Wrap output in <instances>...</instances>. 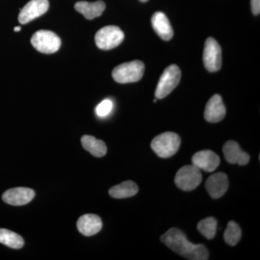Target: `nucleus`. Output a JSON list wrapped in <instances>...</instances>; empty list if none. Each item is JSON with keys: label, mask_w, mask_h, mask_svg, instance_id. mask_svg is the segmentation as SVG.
Returning a JSON list of instances; mask_svg holds the SVG:
<instances>
[{"label": "nucleus", "mask_w": 260, "mask_h": 260, "mask_svg": "<svg viewBox=\"0 0 260 260\" xmlns=\"http://www.w3.org/2000/svg\"><path fill=\"white\" fill-rule=\"evenodd\" d=\"M160 240L174 252L190 260H207L209 257L208 249L203 244H192L185 234L177 228L169 229L161 236Z\"/></svg>", "instance_id": "obj_1"}, {"label": "nucleus", "mask_w": 260, "mask_h": 260, "mask_svg": "<svg viewBox=\"0 0 260 260\" xmlns=\"http://www.w3.org/2000/svg\"><path fill=\"white\" fill-rule=\"evenodd\" d=\"M180 144L179 135L167 132L158 135L152 140L151 148L160 158H168L177 153Z\"/></svg>", "instance_id": "obj_2"}, {"label": "nucleus", "mask_w": 260, "mask_h": 260, "mask_svg": "<svg viewBox=\"0 0 260 260\" xmlns=\"http://www.w3.org/2000/svg\"><path fill=\"white\" fill-rule=\"evenodd\" d=\"M144 72V63L135 60L118 65L113 70L112 77L119 83H135L143 78Z\"/></svg>", "instance_id": "obj_3"}, {"label": "nucleus", "mask_w": 260, "mask_h": 260, "mask_svg": "<svg viewBox=\"0 0 260 260\" xmlns=\"http://www.w3.org/2000/svg\"><path fill=\"white\" fill-rule=\"evenodd\" d=\"M181 75V70L177 65L172 64L168 67L159 80L155 90V97L162 99L172 93L180 82Z\"/></svg>", "instance_id": "obj_4"}, {"label": "nucleus", "mask_w": 260, "mask_h": 260, "mask_svg": "<svg viewBox=\"0 0 260 260\" xmlns=\"http://www.w3.org/2000/svg\"><path fill=\"white\" fill-rule=\"evenodd\" d=\"M124 39V32L115 25L104 27L96 32L95 37L97 47L102 50H110L118 47Z\"/></svg>", "instance_id": "obj_5"}, {"label": "nucleus", "mask_w": 260, "mask_h": 260, "mask_svg": "<svg viewBox=\"0 0 260 260\" xmlns=\"http://www.w3.org/2000/svg\"><path fill=\"white\" fill-rule=\"evenodd\" d=\"M30 42L37 51L44 54L55 53L61 47V39L50 30H40L35 32Z\"/></svg>", "instance_id": "obj_6"}, {"label": "nucleus", "mask_w": 260, "mask_h": 260, "mask_svg": "<svg viewBox=\"0 0 260 260\" xmlns=\"http://www.w3.org/2000/svg\"><path fill=\"white\" fill-rule=\"evenodd\" d=\"M203 177L201 172L194 165L181 167L175 177L176 185L183 191H191L196 189L201 183Z\"/></svg>", "instance_id": "obj_7"}, {"label": "nucleus", "mask_w": 260, "mask_h": 260, "mask_svg": "<svg viewBox=\"0 0 260 260\" xmlns=\"http://www.w3.org/2000/svg\"><path fill=\"white\" fill-rule=\"evenodd\" d=\"M203 62L205 68L210 73H215L221 68V48L213 38H208L205 42Z\"/></svg>", "instance_id": "obj_8"}, {"label": "nucleus", "mask_w": 260, "mask_h": 260, "mask_svg": "<svg viewBox=\"0 0 260 260\" xmlns=\"http://www.w3.org/2000/svg\"><path fill=\"white\" fill-rule=\"evenodd\" d=\"M49 8L48 0H30L20 10L18 21L21 24L28 23L47 13Z\"/></svg>", "instance_id": "obj_9"}, {"label": "nucleus", "mask_w": 260, "mask_h": 260, "mask_svg": "<svg viewBox=\"0 0 260 260\" xmlns=\"http://www.w3.org/2000/svg\"><path fill=\"white\" fill-rule=\"evenodd\" d=\"M35 197V191L30 188L16 187L8 189L3 195V200L7 204L21 206L30 203Z\"/></svg>", "instance_id": "obj_10"}, {"label": "nucleus", "mask_w": 260, "mask_h": 260, "mask_svg": "<svg viewBox=\"0 0 260 260\" xmlns=\"http://www.w3.org/2000/svg\"><path fill=\"white\" fill-rule=\"evenodd\" d=\"M191 162L200 170L212 172L220 165V160L216 153L212 150H205L195 153L191 158Z\"/></svg>", "instance_id": "obj_11"}, {"label": "nucleus", "mask_w": 260, "mask_h": 260, "mask_svg": "<svg viewBox=\"0 0 260 260\" xmlns=\"http://www.w3.org/2000/svg\"><path fill=\"white\" fill-rule=\"evenodd\" d=\"M205 188L213 199L221 198L229 188V179L226 174L218 172L210 176L205 183Z\"/></svg>", "instance_id": "obj_12"}, {"label": "nucleus", "mask_w": 260, "mask_h": 260, "mask_svg": "<svg viewBox=\"0 0 260 260\" xmlns=\"http://www.w3.org/2000/svg\"><path fill=\"white\" fill-rule=\"evenodd\" d=\"M226 113L222 98L215 94L210 98L205 109V119L208 122L217 123L223 120Z\"/></svg>", "instance_id": "obj_13"}, {"label": "nucleus", "mask_w": 260, "mask_h": 260, "mask_svg": "<svg viewBox=\"0 0 260 260\" xmlns=\"http://www.w3.org/2000/svg\"><path fill=\"white\" fill-rule=\"evenodd\" d=\"M223 152L225 160L231 164L245 166L250 160V157L243 151L237 142L228 141L223 145Z\"/></svg>", "instance_id": "obj_14"}, {"label": "nucleus", "mask_w": 260, "mask_h": 260, "mask_svg": "<svg viewBox=\"0 0 260 260\" xmlns=\"http://www.w3.org/2000/svg\"><path fill=\"white\" fill-rule=\"evenodd\" d=\"M102 219L94 214H86L78 219L77 227L84 236L91 237L102 230Z\"/></svg>", "instance_id": "obj_15"}, {"label": "nucleus", "mask_w": 260, "mask_h": 260, "mask_svg": "<svg viewBox=\"0 0 260 260\" xmlns=\"http://www.w3.org/2000/svg\"><path fill=\"white\" fill-rule=\"evenodd\" d=\"M152 26L162 40L169 41L174 36V30L167 15L162 12H156L152 17Z\"/></svg>", "instance_id": "obj_16"}, {"label": "nucleus", "mask_w": 260, "mask_h": 260, "mask_svg": "<svg viewBox=\"0 0 260 260\" xmlns=\"http://www.w3.org/2000/svg\"><path fill=\"white\" fill-rule=\"evenodd\" d=\"M75 8L77 11L83 15L85 18L93 20L102 15L105 10L106 5L103 1L95 3L81 1L75 5Z\"/></svg>", "instance_id": "obj_17"}, {"label": "nucleus", "mask_w": 260, "mask_h": 260, "mask_svg": "<svg viewBox=\"0 0 260 260\" xmlns=\"http://www.w3.org/2000/svg\"><path fill=\"white\" fill-rule=\"evenodd\" d=\"M82 145L93 156L102 158L107 154V148L105 143L90 135H84L81 138Z\"/></svg>", "instance_id": "obj_18"}, {"label": "nucleus", "mask_w": 260, "mask_h": 260, "mask_svg": "<svg viewBox=\"0 0 260 260\" xmlns=\"http://www.w3.org/2000/svg\"><path fill=\"white\" fill-rule=\"evenodd\" d=\"M109 194L116 199H124L135 196L138 192V186L132 181H126L113 186L109 189Z\"/></svg>", "instance_id": "obj_19"}, {"label": "nucleus", "mask_w": 260, "mask_h": 260, "mask_svg": "<svg viewBox=\"0 0 260 260\" xmlns=\"http://www.w3.org/2000/svg\"><path fill=\"white\" fill-rule=\"evenodd\" d=\"M0 243L13 249H20L24 245L23 238L16 233L0 229Z\"/></svg>", "instance_id": "obj_20"}, {"label": "nucleus", "mask_w": 260, "mask_h": 260, "mask_svg": "<svg viewBox=\"0 0 260 260\" xmlns=\"http://www.w3.org/2000/svg\"><path fill=\"white\" fill-rule=\"evenodd\" d=\"M217 225L218 222L216 219L213 217H208L200 220L198 225V229L202 235L204 236L206 239L211 240L216 234Z\"/></svg>", "instance_id": "obj_21"}, {"label": "nucleus", "mask_w": 260, "mask_h": 260, "mask_svg": "<svg viewBox=\"0 0 260 260\" xmlns=\"http://www.w3.org/2000/svg\"><path fill=\"white\" fill-rule=\"evenodd\" d=\"M242 237V230L236 222L230 221L228 223L224 232V239L230 246L237 245Z\"/></svg>", "instance_id": "obj_22"}, {"label": "nucleus", "mask_w": 260, "mask_h": 260, "mask_svg": "<svg viewBox=\"0 0 260 260\" xmlns=\"http://www.w3.org/2000/svg\"><path fill=\"white\" fill-rule=\"evenodd\" d=\"M113 107L114 104L112 101L110 99H105L97 106L95 112L99 117H105L112 112Z\"/></svg>", "instance_id": "obj_23"}, {"label": "nucleus", "mask_w": 260, "mask_h": 260, "mask_svg": "<svg viewBox=\"0 0 260 260\" xmlns=\"http://www.w3.org/2000/svg\"><path fill=\"white\" fill-rule=\"evenodd\" d=\"M251 5L253 14L259 15L260 13V0H251Z\"/></svg>", "instance_id": "obj_24"}, {"label": "nucleus", "mask_w": 260, "mask_h": 260, "mask_svg": "<svg viewBox=\"0 0 260 260\" xmlns=\"http://www.w3.org/2000/svg\"><path fill=\"white\" fill-rule=\"evenodd\" d=\"M20 30H21V27L20 26L15 27V28H14V30L15 32L20 31Z\"/></svg>", "instance_id": "obj_25"}, {"label": "nucleus", "mask_w": 260, "mask_h": 260, "mask_svg": "<svg viewBox=\"0 0 260 260\" xmlns=\"http://www.w3.org/2000/svg\"><path fill=\"white\" fill-rule=\"evenodd\" d=\"M140 2H142V3H146V2H148V0H140Z\"/></svg>", "instance_id": "obj_26"}]
</instances>
